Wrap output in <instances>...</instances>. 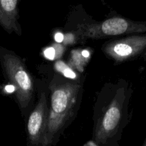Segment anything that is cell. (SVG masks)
Masks as SVG:
<instances>
[{
  "label": "cell",
  "mask_w": 146,
  "mask_h": 146,
  "mask_svg": "<svg viewBox=\"0 0 146 146\" xmlns=\"http://www.w3.org/2000/svg\"><path fill=\"white\" fill-rule=\"evenodd\" d=\"M81 52L82 50L81 49H74L71 51L68 66L74 70H77L82 74L84 71V67L88 64L90 58H85Z\"/></svg>",
  "instance_id": "8"
},
{
  "label": "cell",
  "mask_w": 146,
  "mask_h": 146,
  "mask_svg": "<svg viewBox=\"0 0 146 146\" xmlns=\"http://www.w3.org/2000/svg\"><path fill=\"white\" fill-rule=\"evenodd\" d=\"M54 39H55L56 42H57L58 44H61L64 40V34L61 32L56 33L54 35Z\"/></svg>",
  "instance_id": "13"
},
{
  "label": "cell",
  "mask_w": 146,
  "mask_h": 146,
  "mask_svg": "<svg viewBox=\"0 0 146 146\" xmlns=\"http://www.w3.org/2000/svg\"><path fill=\"white\" fill-rule=\"evenodd\" d=\"M146 50V33L109 40L102 46L103 52L116 63H123L141 56Z\"/></svg>",
  "instance_id": "5"
},
{
  "label": "cell",
  "mask_w": 146,
  "mask_h": 146,
  "mask_svg": "<svg viewBox=\"0 0 146 146\" xmlns=\"http://www.w3.org/2000/svg\"><path fill=\"white\" fill-rule=\"evenodd\" d=\"M53 47L55 49V52H56V59H58L61 56V55L63 54V52L64 51V49H65V47H64V45L62 44H60L57 43L56 44H54L53 46Z\"/></svg>",
  "instance_id": "12"
},
{
  "label": "cell",
  "mask_w": 146,
  "mask_h": 146,
  "mask_svg": "<svg viewBox=\"0 0 146 146\" xmlns=\"http://www.w3.org/2000/svg\"><path fill=\"white\" fill-rule=\"evenodd\" d=\"M82 55L84 56L85 58H90V56H91V54H90L89 51L87 49H83L82 50Z\"/></svg>",
  "instance_id": "14"
},
{
  "label": "cell",
  "mask_w": 146,
  "mask_h": 146,
  "mask_svg": "<svg viewBox=\"0 0 146 146\" xmlns=\"http://www.w3.org/2000/svg\"><path fill=\"white\" fill-rule=\"evenodd\" d=\"M81 39H99L119 35H133L146 33V21H137L121 16H115L102 21L79 24L76 30Z\"/></svg>",
  "instance_id": "4"
},
{
  "label": "cell",
  "mask_w": 146,
  "mask_h": 146,
  "mask_svg": "<svg viewBox=\"0 0 146 146\" xmlns=\"http://www.w3.org/2000/svg\"><path fill=\"white\" fill-rule=\"evenodd\" d=\"M54 69L56 71V73H58L63 76L67 78L78 81L81 80V77L78 75V73L75 71V70L68 66V64H66L64 61L61 60H57L54 64Z\"/></svg>",
  "instance_id": "9"
},
{
  "label": "cell",
  "mask_w": 146,
  "mask_h": 146,
  "mask_svg": "<svg viewBox=\"0 0 146 146\" xmlns=\"http://www.w3.org/2000/svg\"><path fill=\"white\" fill-rule=\"evenodd\" d=\"M50 106L44 146L56 145L76 116L83 95L82 80L67 78L56 73L49 84Z\"/></svg>",
  "instance_id": "2"
},
{
  "label": "cell",
  "mask_w": 146,
  "mask_h": 146,
  "mask_svg": "<svg viewBox=\"0 0 146 146\" xmlns=\"http://www.w3.org/2000/svg\"><path fill=\"white\" fill-rule=\"evenodd\" d=\"M141 57H142V58H143V59L145 60V61H146V50H145V51H144L143 54H142V56H141Z\"/></svg>",
  "instance_id": "15"
},
{
  "label": "cell",
  "mask_w": 146,
  "mask_h": 146,
  "mask_svg": "<svg viewBox=\"0 0 146 146\" xmlns=\"http://www.w3.org/2000/svg\"><path fill=\"white\" fill-rule=\"evenodd\" d=\"M78 36H77L76 33H66L64 35V40H63L61 44L65 46H71L75 44L77 41Z\"/></svg>",
  "instance_id": "10"
},
{
  "label": "cell",
  "mask_w": 146,
  "mask_h": 146,
  "mask_svg": "<svg viewBox=\"0 0 146 146\" xmlns=\"http://www.w3.org/2000/svg\"><path fill=\"white\" fill-rule=\"evenodd\" d=\"M44 56L49 60H54L56 58L55 49L53 46L45 48L44 51Z\"/></svg>",
  "instance_id": "11"
},
{
  "label": "cell",
  "mask_w": 146,
  "mask_h": 146,
  "mask_svg": "<svg viewBox=\"0 0 146 146\" xmlns=\"http://www.w3.org/2000/svg\"><path fill=\"white\" fill-rule=\"evenodd\" d=\"M0 64L4 76L14 88L21 115L25 116L34 98L35 85L32 76L22 58L4 47H0Z\"/></svg>",
  "instance_id": "3"
},
{
  "label": "cell",
  "mask_w": 146,
  "mask_h": 146,
  "mask_svg": "<svg viewBox=\"0 0 146 146\" xmlns=\"http://www.w3.org/2000/svg\"><path fill=\"white\" fill-rule=\"evenodd\" d=\"M1 83H0V92H1Z\"/></svg>",
  "instance_id": "16"
},
{
  "label": "cell",
  "mask_w": 146,
  "mask_h": 146,
  "mask_svg": "<svg viewBox=\"0 0 146 146\" xmlns=\"http://www.w3.org/2000/svg\"><path fill=\"white\" fill-rule=\"evenodd\" d=\"M144 146H146V140H145V144H144Z\"/></svg>",
  "instance_id": "17"
},
{
  "label": "cell",
  "mask_w": 146,
  "mask_h": 146,
  "mask_svg": "<svg viewBox=\"0 0 146 146\" xmlns=\"http://www.w3.org/2000/svg\"><path fill=\"white\" fill-rule=\"evenodd\" d=\"M20 0H0V26L11 34L15 32L18 36L22 34L19 23L18 5Z\"/></svg>",
  "instance_id": "7"
},
{
  "label": "cell",
  "mask_w": 146,
  "mask_h": 146,
  "mask_svg": "<svg viewBox=\"0 0 146 146\" xmlns=\"http://www.w3.org/2000/svg\"><path fill=\"white\" fill-rule=\"evenodd\" d=\"M48 117V106L45 91L40 93L36 105L28 116L27 123L28 146H44Z\"/></svg>",
  "instance_id": "6"
},
{
  "label": "cell",
  "mask_w": 146,
  "mask_h": 146,
  "mask_svg": "<svg viewBox=\"0 0 146 146\" xmlns=\"http://www.w3.org/2000/svg\"><path fill=\"white\" fill-rule=\"evenodd\" d=\"M133 92L131 84L123 78L106 84L101 88L94 112L92 141L97 146H118L130 121Z\"/></svg>",
  "instance_id": "1"
}]
</instances>
